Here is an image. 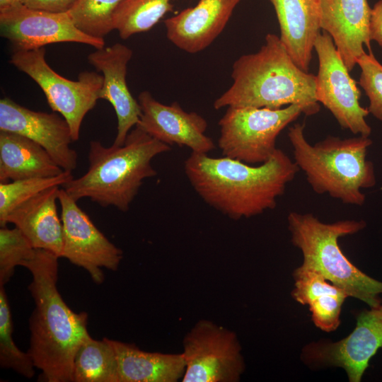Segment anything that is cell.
I'll return each instance as SVG.
<instances>
[{"label": "cell", "mask_w": 382, "mask_h": 382, "mask_svg": "<svg viewBox=\"0 0 382 382\" xmlns=\"http://www.w3.org/2000/svg\"><path fill=\"white\" fill-rule=\"evenodd\" d=\"M369 37L382 47V0L378 1L371 8Z\"/></svg>", "instance_id": "1f68e13d"}, {"label": "cell", "mask_w": 382, "mask_h": 382, "mask_svg": "<svg viewBox=\"0 0 382 382\" xmlns=\"http://www.w3.org/2000/svg\"><path fill=\"white\" fill-rule=\"evenodd\" d=\"M382 347V304L357 316L356 326L345 338L321 339L306 345L301 359L311 369L341 368L349 382H360L370 359Z\"/></svg>", "instance_id": "30bf717a"}, {"label": "cell", "mask_w": 382, "mask_h": 382, "mask_svg": "<svg viewBox=\"0 0 382 382\" xmlns=\"http://www.w3.org/2000/svg\"><path fill=\"white\" fill-rule=\"evenodd\" d=\"M74 382H119L115 350L108 339L88 337L78 349L74 359Z\"/></svg>", "instance_id": "cb8c5ba5"}, {"label": "cell", "mask_w": 382, "mask_h": 382, "mask_svg": "<svg viewBox=\"0 0 382 382\" xmlns=\"http://www.w3.org/2000/svg\"><path fill=\"white\" fill-rule=\"evenodd\" d=\"M241 0H199L164 21L166 37L190 54L208 47L221 34Z\"/></svg>", "instance_id": "ac0fdd59"}, {"label": "cell", "mask_w": 382, "mask_h": 382, "mask_svg": "<svg viewBox=\"0 0 382 382\" xmlns=\"http://www.w3.org/2000/svg\"><path fill=\"white\" fill-rule=\"evenodd\" d=\"M132 50L115 43L96 50L88 56V62L102 73L103 86L99 98L113 107L117 120V134L112 145L122 146L133 127L139 122L141 110L138 100L130 93L126 76Z\"/></svg>", "instance_id": "2e32d148"}, {"label": "cell", "mask_w": 382, "mask_h": 382, "mask_svg": "<svg viewBox=\"0 0 382 382\" xmlns=\"http://www.w3.org/2000/svg\"><path fill=\"white\" fill-rule=\"evenodd\" d=\"M87 172L71 179L62 187L75 201L89 198L107 207L127 212L143 180L157 175L151 161L168 152L170 146L163 143L135 126L122 146H104L100 141L90 142Z\"/></svg>", "instance_id": "277c9868"}, {"label": "cell", "mask_w": 382, "mask_h": 382, "mask_svg": "<svg viewBox=\"0 0 382 382\" xmlns=\"http://www.w3.org/2000/svg\"><path fill=\"white\" fill-rule=\"evenodd\" d=\"M0 131L35 141L64 170L72 171L77 166V153L70 147L73 139L69 125L56 113L34 111L4 98L0 100Z\"/></svg>", "instance_id": "5bb4252c"}, {"label": "cell", "mask_w": 382, "mask_h": 382, "mask_svg": "<svg viewBox=\"0 0 382 382\" xmlns=\"http://www.w3.org/2000/svg\"><path fill=\"white\" fill-rule=\"evenodd\" d=\"M276 13L279 38L294 63L308 72L320 33L318 0H269Z\"/></svg>", "instance_id": "d6986e66"}, {"label": "cell", "mask_w": 382, "mask_h": 382, "mask_svg": "<svg viewBox=\"0 0 382 382\" xmlns=\"http://www.w3.org/2000/svg\"><path fill=\"white\" fill-rule=\"evenodd\" d=\"M64 170L35 141L0 131V183L52 177Z\"/></svg>", "instance_id": "7402d4cb"}, {"label": "cell", "mask_w": 382, "mask_h": 382, "mask_svg": "<svg viewBox=\"0 0 382 382\" xmlns=\"http://www.w3.org/2000/svg\"><path fill=\"white\" fill-rule=\"evenodd\" d=\"M22 4V0H0V11H6Z\"/></svg>", "instance_id": "d6a6232c"}, {"label": "cell", "mask_w": 382, "mask_h": 382, "mask_svg": "<svg viewBox=\"0 0 382 382\" xmlns=\"http://www.w3.org/2000/svg\"><path fill=\"white\" fill-rule=\"evenodd\" d=\"M173 0H124L114 15V30L122 39L146 32L173 8Z\"/></svg>", "instance_id": "d4e9b609"}, {"label": "cell", "mask_w": 382, "mask_h": 382, "mask_svg": "<svg viewBox=\"0 0 382 382\" xmlns=\"http://www.w3.org/2000/svg\"><path fill=\"white\" fill-rule=\"evenodd\" d=\"M141 115L136 126L153 138L169 146H186L192 152L208 154L215 149L213 140L205 134L207 120L195 112L184 110L177 102L166 105L150 92H141L137 98Z\"/></svg>", "instance_id": "9a60e30c"}, {"label": "cell", "mask_w": 382, "mask_h": 382, "mask_svg": "<svg viewBox=\"0 0 382 382\" xmlns=\"http://www.w3.org/2000/svg\"><path fill=\"white\" fill-rule=\"evenodd\" d=\"M25 6L55 13L68 12L78 0H22Z\"/></svg>", "instance_id": "4dcf8cb0"}, {"label": "cell", "mask_w": 382, "mask_h": 382, "mask_svg": "<svg viewBox=\"0 0 382 382\" xmlns=\"http://www.w3.org/2000/svg\"><path fill=\"white\" fill-rule=\"evenodd\" d=\"M361 69L358 83L369 100L368 110L382 121V64L371 50L365 52L357 60Z\"/></svg>", "instance_id": "f546056e"}, {"label": "cell", "mask_w": 382, "mask_h": 382, "mask_svg": "<svg viewBox=\"0 0 382 382\" xmlns=\"http://www.w3.org/2000/svg\"><path fill=\"white\" fill-rule=\"evenodd\" d=\"M58 258L48 250L36 248L25 266L33 277L28 289L35 302L28 352L42 371L43 381L72 382L75 354L90 337L88 314L74 312L58 291Z\"/></svg>", "instance_id": "7a4b0ae2"}, {"label": "cell", "mask_w": 382, "mask_h": 382, "mask_svg": "<svg viewBox=\"0 0 382 382\" xmlns=\"http://www.w3.org/2000/svg\"><path fill=\"white\" fill-rule=\"evenodd\" d=\"M36 248L15 227L0 229V286L6 284L14 274L16 266L25 265L34 257Z\"/></svg>", "instance_id": "f1b7e54d"}, {"label": "cell", "mask_w": 382, "mask_h": 382, "mask_svg": "<svg viewBox=\"0 0 382 382\" xmlns=\"http://www.w3.org/2000/svg\"><path fill=\"white\" fill-rule=\"evenodd\" d=\"M71 171L46 178H34L0 183V225L6 226L8 215L20 204L54 186H63L73 179Z\"/></svg>", "instance_id": "484cf974"}, {"label": "cell", "mask_w": 382, "mask_h": 382, "mask_svg": "<svg viewBox=\"0 0 382 382\" xmlns=\"http://www.w3.org/2000/svg\"><path fill=\"white\" fill-rule=\"evenodd\" d=\"M319 62L316 76V98L334 116L342 129L369 137L371 127L368 108L359 103L361 91L349 75L330 35L320 33L314 44Z\"/></svg>", "instance_id": "8fae6325"}, {"label": "cell", "mask_w": 382, "mask_h": 382, "mask_svg": "<svg viewBox=\"0 0 382 382\" xmlns=\"http://www.w3.org/2000/svg\"><path fill=\"white\" fill-rule=\"evenodd\" d=\"M13 323L10 306L5 290L0 286V366L13 369L31 378L35 374V364L28 352L19 349L12 338Z\"/></svg>", "instance_id": "83f0119b"}, {"label": "cell", "mask_w": 382, "mask_h": 382, "mask_svg": "<svg viewBox=\"0 0 382 382\" xmlns=\"http://www.w3.org/2000/svg\"><path fill=\"white\" fill-rule=\"evenodd\" d=\"M117 361L119 382H175L185 364L182 354L141 350L134 345L108 339Z\"/></svg>", "instance_id": "603a6c76"}, {"label": "cell", "mask_w": 382, "mask_h": 382, "mask_svg": "<svg viewBox=\"0 0 382 382\" xmlns=\"http://www.w3.org/2000/svg\"><path fill=\"white\" fill-rule=\"evenodd\" d=\"M10 62L40 87L51 109L69 124L73 141H77L84 117L100 99L103 75L83 71L77 81L67 79L47 63L44 47L13 51Z\"/></svg>", "instance_id": "ba28073f"}, {"label": "cell", "mask_w": 382, "mask_h": 382, "mask_svg": "<svg viewBox=\"0 0 382 382\" xmlns=\"http://www.w3.org/2000/svg\"><path fill=\"white\" fill-rule=\"evenodd\" d=\"M60 186L47 189L18 206L7 217L35 248L59 257L63 248V227L57 209Z\"/></svg>", "instance_id": "ffe728a7"}, {"label": "cell", "mask_w": 382, "mask_h": 382, "mask_svg": "<svg viewBox=\"0 0 382 382\" xmlns=\"http://www.w3.org/2000/svg\"><path fill=\"white\" fill-rule=\"evenodd\" d=\"M184 170L195 191L207 204L238 220L274 209L277 198L299 168L277 149L267 161L257 166L192 152L185 161Z\"/></svg>", "instance_id": "6da1fadb"}, {"label": "cell", "mask_w": 382, "mask_h": 382, "mask_svg": "<svg viewBox=\"0 0 382 382\" xmlns=\"http://www.w3.org/2000/svg\"><path fill=\"white\" fill-rule=\"evenodd\" d=\"M320 26L328 33L349 72L371 50V8L367 0H318Z\"/></svg>", "instance_id": "e0dca14e"}, {"label": "cell", "mask_w": 382, "mask_h": 382, "mask_svg": "<svg viewBox=\"0 0 382 382\" xmlns=\"http://www.w3.org/2000/svg\"><path fill=\"white\" fill-rule=\"evenodd\" d=\"M304 124L289 129L294 162L306 175L313 190L328 194L342 203L361 206L366 199L362 189L376 184L374 164L366 159L369 137L341 139L328 136L311 144L304 134Z\"/></svg>", "instance_id": "5b68a950"}, {"label": "cell", "mask_w": 382, "mask_h": 382, "mask_svg": "<svg viewBox=\"0 0 382 382\" xmlns=\"http://www.w3.org/2000/svg\"><path fill=\"white\" fill-rule=\"evenodd\" d=\"M1 36L13 51H28L59 42H78L100 49L105 40L85 34L67 12L55 13L30 8L22 4L0 11Z\"/></svg>", "instance_id": "4fadbf2b"}, {"label": "cell", "mask_w": 382, "mask_h": 382, "mask_svg": "<svg viewBox=\"0 0 382 382\" xmlns=\"http://www.w3.org/2000/svg\"><path fill=\"white\" fill-rule=\"evenodd\" d=\"M292 244L303 256L301 267L322 274L327 280L369 307L381 304L382 282L358 269L342 253L338 240L364 229L363 220L324 223L311 213L291 212L287 216Z\"/></svg>", "instance_id": "8992f818"}, {"label": "cell", "mask_w": 382, "mask_h": 382, "mask_svg": "<svg viewBox=\"0 0 382 382\" xmlns=\"http://www.w3.org/2000/svg\"><path fill=\"white\" fill-rule=\"evenodd\" d=\"M236 335L208 320L198 321L183 340V382H237L245 370Z\"/></svg>", "instance_id": "9c48e42d"}, {"label": "cell", "mask_w": 382, "mask_h": 382, "mask_svg": "<svg viewBox=\"0 0 382 382\" xmlns=\"http://www.w3.org/2000/svg\"><path fill=\"white\" fill-rule=\"evenodd\" d=\"M293 299L307 305L314 325L325 332L340 326L342 306L348 294L316 271L299 266L293 272Z\"/></svg>", "instance_id": "44dd1931"}, {"label": "cell", "mask_w": 382, "mask_h": 382, "mask_svg": "<svg viewBox=\"0 0 382 382\" xmlns=\"http://www.w3.org/2000/svg\"><path fill=\"white\" fill-rule=\"evenodd\" d=\"M123 1L78 0L67 13L81 31L104 39L114 30V15Z\"/></svg>", "instance_id": "4316f807"}, {"label": "cell", "mask_w": 382, "mask_h": 382, "mask_svg": "<svg viewBox=\"0 0 382 382\" xmlns=\"http://www.w3.org/2000/svg\"><path fill=\"white\" fill-rule=\"evenodd\" d=\"M303 113L292 104L279 109L230 106L219 121L218 146L224 156L252 166L267 161L279 133Z\"/></svg>", "instance_id": "52a82bcc"}, {"label": "cell", "mask_w": 382, "mask_h": 382, "mask_svg": "<svg viewBox=\"0 0 382 382\" xmlns=\"http://www.w3.org/2000/svg\"><path fill=\"white\" fill-rule=\"evenodd\" d=\"M58 202L63 227L62 257L86 270L95 283L101 284L104 280L101 268L116 271L122 251L97 228L63 187L59 190Z\"/></svg>", "instance_id": "7c38bea8"}, {"label": "cell", "mask_w": 382, "mask_h": 382, "mask_svg": "<svg viewBox=\"0 0 382 382\" xmlns=\"http://www.w3.org/2000/svg\"><path fill=\"white\" fill-rule=\"evenodd\" d=\"M231 76L232 84L214 102L216 110L230 106L279 109L295 104L306 116L320 110L316 98V76L294 63L274 34L265 36L257 52L238 57Z\"/></svg>", "instance_id": "3957f363"}]
</instances>
